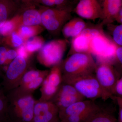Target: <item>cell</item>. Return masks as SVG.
I'll return each mask as SVG.
<instances>
[{"label":"cell","mask_w":122,"mask_h":122,"mask_svg":"<svg viewBox=\"0 0 122 122\" xmlns=\"http://www.w3.org/2000/svg\"><path fill=\"white\" fill-rule=\"evenodd\" d=\"M7 96L9 122H33L36 101L33 94L24 93L16 88L8 92Z\"/></svg>","instance_id":"obj_1"},{"label":"cell","mask_w":122,"mask_h":122,"mask_svg":"<svg viewBox=\"0 0 122 122\" xmlns=\"http://www.w3.org/2000/svg\"><path fill=\"white\" fill-rule=\"evenodd\" d=\"M62 82L73 86L85 98L94 101L101 98L105 101L113 98L102 87L94 73L77 75H62Z\"/></svg>","instance_id":"obj_2"},{"label":"cell","mask_w":122,"mask_h":122,"mask_svg":"<svg viewBox=\"0 0 122 122\" xmlns=\"http://www.w3.org/2000/svg\"><path fill=\"white\" fill-rule=\"evenodd\" d=\"M96 62L90 53H76L61 63L62 75L77 76L94 73Z\"/></svg>","instance_id":"obj_3"},{"label":"cell","mask_w":122,"mask_h":122,"mask_svg":"<svg viewBox=\"0 0 122 122\" xmlns=\"http://www.w3.org/2000/svg\"><path fill=\"white\" fill-rule=\"evenodd\" d=\"M116 44L109 39L100 29L92 28L90 44V53L98 61H115Z\"/></svg>","instance_id":"obj_4"},{"label":"cell","mask_w":122,"mask_h":122,"mask_svg":"<svg viewBox=\"0 0 122 122\" xmlns=\"http://www.w3.org/2000/svg\"><path fill=\"white\" fill-rule=\"evenodd\" d=\"M38 5L41 13V25L52 34L59 33L64 25L72 18L71 10Z\"/></svg>","instance_id":"obj_5"},{"label":"cell","mask_w":122,"mask_h":122,"mask_svg":"<svg viewBox=\"0 0 122 122\" xmlns=\"http://www.w3.org/2000/svg\"><path fill=\"white\" fill-rule=\"evenodd\" d=\"M66 39L52 40L45 43L38 51L37 61L40 64L48 68L61 63L68 47Z\"/></svg>","instance_id":"obj_6"},{"label":"cell","mask_w":122,"mask_h":122,"mask_svg":"<svg viewBox=\"0 0 122 122\" xmlns=\"http://www.w3.org/2000/svg\"><path fill=\"white\" fill-rule=\"evenodd\" d=\"M28 58L17 55L8 66L1 84L5 93L19 86L22 76L28 69Z\"/></svg>","instance_id":"obj_7"},{"label":"cell","mask_w":122,"mask_h":122,"mask_svg":"<svg viewBox=\"0 0 122 122\" xmlns=\"http://www.w3.org/2000/svg\"><path fill=\"white\" fill-rule=\"evenodd\" d=\"M94 74L101 86L115 100L114 87L117 80L121 77L120 72L111 62L100 61L96 63Z\"/></svg>","instance_id":"obj_8"},{"label":"cell","mask_w":122,"mask_h":122,"mask_svg":"<svg viewBox=\"0 0 122 122\" xmlns=\"http://www.w3.org/2000/svg\"><path fill=\"white\" fill-rule=\"evenodd\" d=\"M62 83L61 63L53 66L41 86V96L38 100L50 101L56 93Z\"/></svg>","instance_id":"obj_9"},{"label":"cell","mask_w":122,"mask_h":122,"mask_svg":"<svg viewBox=\"0 0 122 122\" xmlns=\"http://www.w3.org/2000/svg\"><path fill=\"white\" fill-rule=\"evenodd\" d=\"M86 99L73 86L62 82L50 101L57 107L59 111L75 103Z\"/></svg>","instance_id":"obj_10"},{"label":"cell","mask_w":122,"mask_h":122,"mask_svg":"<svg viewBox=\"0 0 122 122\" xmlns=\"http://www.w3.org/2000/svg\"><path fill=\"white\" fill-rule=\"evenodd\" d=\"M59 112L57 107L51 101L36 100L33 122H61Z\"/></svg>","instance_id":"obj_11"},{"label":"cell","mask_w":122,"mask_h":122,"mask_svg":"<svg viewBox=\"0 0 122 122\" xmlns=\"http://www.w3.org/2000/svg\"><path fill=\"white\" fill-rule=\"evenodd\" d=\"M73 10L82 18L92 20L102 19V8L97 0H79Z\"/></svg>","instance_id":"obj_12"},{"label":"cell","mask_w":122,"mask_h":122,"mask_svg":"<svg viewBox=\"0 0 122 122\" xmlns=\"http://www.w3.org/2000/svg\"><path fill=\"white\" fill-rule=\"evenodd\" d=\"M36 7L33 5L20 9L17 13L19 27L41 25V13Z\"/></svg>","instance_id":"obj_13"},{"label":"cell","mask_w":122,"mask_h":122,"mask_svg":"<svg viewBox=\"0 0 122 122\" xmlns=\"http://www.w3.org/2000/svg\"><path fill=\"white\" fill-rule=\"evenodd\" d=\"M91 30L90 28L87 27L79 35L72 38L68 56L76 53H90Z\"/></svg>","instance_id":"obj_14"},{"label":"cell","mask_w":122,"mask_h":122,"mask_svg":"<svg viewBox=\"0 0 122 122\" xmlns=\"http://www.w3.org/2000/svg\"><path fill=\"white\" fill-rule=\"evenodd\" d=\"M100 107L93 100L88 99L79 101L72 104L65 109L59 111V119L61 121L70 116L79 114Z\"/></svg>","instance_id":"obj_15"},{"label":"cell","mask_w":122,"mask_h":122,"mask_svg":"<svg viewBox=\"0 0 122 122\" xmlns=\"http://www.w3.org/2000/svg\"><path fill=\"white\" fill-rule=\"evenodd\" d=\"M122 8V0H103L102 8V24H111Z\"/></svg>","instance_id":"obj_16"},{"label":"cell","mask_w":122,"mask_h":122,"mask_svg":"<svg viewBox=\"0 0 122 122\" xmlns=\"http://www.w3.org/2000/svg\"><path fill=\"white\" fill-rule=\"evenodd\" d=\"M85 21L81 17L72 18L62 27L61 32L66 39L75 37L86 28Z\"/></svg>","instance_id":"obj_17"},{"label":"cell","mask_w":122,"mask_h":122,"mask_svg":"<svg viewBox=\"0 0 122 122\" xmlns=\"http://www.w3.org/2000/svg\"><path fill=\"white\" fill-rule=\"evenodd\" d=\"M20 9L13 0H0V26L15 16Z\"/></svg>","instance_id":"obj_18"},{"label":"cell","mask_w":122,"mask_h":122,"mask_svg":"<svg viewBox=\"0 0 122 122\" xmlns=\"http://www.w3.org/2000/svg\"><path fill=\"white\" fill-rule=\"evenodd\" d=\"M85 122H117V119L114 114L113 109L101 107Z\"/></svg>","instance_id":"obj_19"},{"label":"cell","mask_w":122,"mask_h":122,"mask_svg":"<svg viewBox=\"0 0 122 122\" xmlns=\"http://www.w3.org/2000/svg\"><path fill=\"white\" fill-rule=\"evenodd\" d=\"M41 25L32 26H21L16 30L22 38L24 43L30 38L37 36L44 30Z\"/></svg>","instance_id":"obj_20"},{"label":"cell","mask_w":122,"mask_h":122,"mask_svg":"<svg viewBox=\"0 0 122 122\" xmlns=\"http://www.w3.org/2000/svg\"><path fill=\"white\" fill-rule=\"evenodd\" d=\"M36 5L45 7L73 9V0H33Z\"/></svg>","instance_id":"obj_21"},{"label":"cell","mask_w":122,"mask_h":122,"mask_svg":"<svg viewBox=\"0 0 122 122\" xmlns=\"http://www.w3.org/2000/svg\"><path fill=\"white\" fill-rule=\"evenodd\" d=\"M19 27L16 14L13 17L7 20L0 26V35L5 37L7 36L16 31Z\"/></svg>","instance_id":"obj_22"},{"label":"cell","mask_w":122,"mask_h":122,"mask_svg":"<svg viewBox=\"0 0 122 122\" xmlns=\"http://www.w3.org/2000/svg\"><path fill=\"white\" fill-rule=\"evenodd\" d=\"M45 44L44 38L38 36L30 38L24 43L30 56L35 52L39 51Z\"/></svg>","instance_id":"obj_23"},{"label":"cell","mask_w":122,"mask_h":122,"mask_svg":"<svg viewBox=\"0 0 122 122\" xmlns=\"http://www.w3.org/2000/svg\"><path fill=\"white\" fill-rule=\"evenodd\" d=\"M49 71V70L28 84L22 86H18L16 88L24 93L33 94L35 91L41 86Z\"/></svg>","instance_id":"obj_24"},{"label":"cell","mask_w":122,"mask_h":122,"mask_svg":"<svg viewBox=\"0 0 122 122\" xmlns=\"http://www.w3.org/2000/svg\"><path fill=\"white\" fill-rule=\"evenodd\" d=\"M5 93L0 84V120L2 122H9L8 116V102Z\"/></svg>","instance_id":"obj_25"},{"label":"cell","mask_w":122,"mask_h":122,"mask_svg":"<svg viewBox=\"0 0 122 122\" xmlns=\"http://www.w3.org/2000/svg\"><path fill=\"white\" fill-rule=\"evenodd\" d=\"M48 70L31 69L28 70L24 74L21 78L19 86H22L35 80L48 71Z\"/></svg>","instance_id":"obj_26"},{"label":"cell","mask_w":122,"mask_h":122,"mask_svg":"<svg viewBox=\"0 0 122 122\" xmlns=\"http://www.w3.org/2000/svg\"><path fill=\"white\" fill-rule=\"evenodd\" d=\"M3 42L7 45L15 48L19 47L24 43L23 39L16 31L5 37Z\"/></svg>","instance_id":"obj_27"},{"label":"cell","mask_w":122,"mask_h":122,"mask_svg":"<svg viewBox=\"0 0 122 122\" xmlns=\"http://www.w3.org/2000/svg\"><path fill=\"white\" fill-rule=\"evenodd\" d=\"M114 42L117 46L122 45V24L116 25L112 32Z\"/></svg>","instance_id":"obj_28"},{"label":"cell","mask_w":122,"mask_h":122,"mask_svg":"<svg viewBox=\"0 0 122 122\" xmlns=\"http://www.w3.org/2000/svg\"><path fill=\"white\" fill-rule=\"evenodd\" d=\"M114 96L122 97V77H120L116 82L114 89Z\"/></svg>","instance_id":"obj_29"},{"label":"cell","mask_w":122,"mask_h":122,"mask_svg":"<svg viewBox=\"0 0 122 122\" xmlns=\"http://www.w3.org/2000/svg\"><path fill=\"white\" fill-rule=\"evenodd\" d=\"M8 49L4 46L0 47V66L7 65V51Z\"/></svg>","instance_id":"obj_30"},{"label":"cell","mask_w":122,"mask_h":122,"mask_svg":"<svg viewBox=\"0 0 122 122\" xmlns=\"http://www.w3.org/2000/svg\"><path fill=\"white\" fill-rule=\"evenodd\" d=\"M21 8H26L33 5H36L34 3L33 0H13Z\"/></svg>","instance_id":"obj_31"},{"label":"cell","mask_w":122,"mask_h":122,"mask_svg":"<svg viewBox=\"0 0 122 122\" xmlns=\"http://www.w3.org/2000/svg\"><path fill=\"white\" fill-rule=\"evenodd\" d=\"M17 55V53L16 50L8 49L7 51V66H8L10 62L15 59Z\"/></svg>","instance_id":"obj_32"},{"label":"cell","mask_w":122,"mask_h":122,"mask_svg":"<svg viewBox=\"0 0 122 122\" xmlns=\"http://www.w3.org/2000/svg\"><path fill=\"white\" fill-rule=\"evenodd\" d=\"M115 100L117 102L119 107L118 119L117 122H122V97L114 96Z\"/></svg>","instance_id":"obj_33"},{"label":"cell","mask_w":122,"mask_h":122,"mask_svg":"<svg viewBox=\"0 0 122 122\" xmlns=\"http://www.w3.org/2000/svg\"><path fill=\"white\" fill-rule=\"evenodd\" d=\"M115 60L117 61L120 66H122V46H117L116 50Z\"/></svg>","instance_id":"obj_34"},{"label":"cell","mask_w":122,"mask_h":122,"mask_svg":"<svg viewBox=\"0 0 122 122\" xmlns=\"http://www.w3.org/2000/svg\"><path fill=\"white\" fill-rule=\"evenodd\" d=\"M117 21L120 24H122V8L118 12L115 18V21Z\"/></svg>","instance_id":"obj_35"},{"label":"cell","mask_w":122,"mask_h":122,"mask_svg":"<svg viewBox=\"0 0 122 122\" xmlns=\"http://www.w3.org/2000/svg\"><path fill=\"white\" fill-rule=\"evenodd\" d=\"M3 76H4V75L2 74V71L0 69V77H3Z\"/></svg>","instance_id":"obj_36"},{"label":"cell","mask_w":122,"mask_h":122,"mask_svg":"<svg viewBox=\"0 0 122 122\" xmlns=\"http://www.w3.org/2000/svg\"><path fill=\"white\" fill-rule=\"evenodd\" d=\"M74 4H77L79 0H73Z\"/></svg>","instance_id":"obj_37"},{"label":"cell","mask_w":122,"mask_h":122,"mask_svg":"<svg viewBox=\"0 0 122 122\" xmlns=\"http://www.w3.org/2000/svg\"><path fill=\"white\" fill-rule=\"evenodd\" d=\"M0 122H2V121H1L0 120Z\"/></svg>","instance_id":"obj_38"}]
</instances>
